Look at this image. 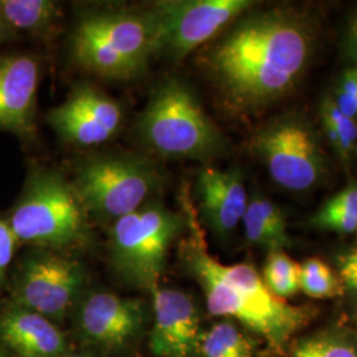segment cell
<instances>
[{"instance_id": "4316f807", "label": "cell", "mask_w": 357, "mask_h": 357, "mask_svg": "<svg viewBox=\"0 0 357 357\" xmlns=\"http://www.w3.org/2000/svg\"><path fill=\"white\" fill-rule=\"evenodd\" d=\"M337 270L343 286L357 295V243L339 255Z\"/></svg>"}, {"instance_id": "7402d4cb", "label": "cell", "mask_w": 357, "mask_h": 357, "mask_svg": "<svg viewBox=\"0 0 357 357\" xmlns=\"http://www.w3.org/2000/svg\"><path fill=\"white\" fill-rule=\"evenodd\" d=\"M320 115L332 147L343 160H348L357 141L356 121L342 113L331 97L321 103Z\"/></svg>"}, {"instance_id": "6da1fadb", "label": "cell", "mask_w": 357, "mask_h": 357, "mask_svg": "<svg viewBox=\"0 0 357 357\" xmlns=\"http://www.w3.org/2000/svg\"><path fill=\"white\" fill-rule=\"evenodd\" d=\"M315 31L291 8L243 13L209 48V75L243 112L264 109L291 93L306 72Z\"/></svg>"}, {"instance_id": "cb8c5ba5", "label": "cell", "mask_w": 357, "mask_h": 357, "mask_svg": "<svg viewBox=\"0 0 357 357\" xmlns=\"http://www.w3.org/2000/svg\"><path fill=\"white\" fill-rule=\"evenodd\" d=\"M291 357H357V349L345 336L324 332L301 340Z\"/></svg>"}, {"instance_id": "1f68e13d", "label": "cell", "mask_w": 357, "mask_h": 357, "mask_svg": "<svg viewBox=\"0 0 357 357\" xmlns=\"http://www.w3.org/2000/svg\"><path fill=\"white\" fill-rule=\"evenodd\" d=\"M356 153H357V150H356Z\"/></svg>"}, {"instance_id": "44dd1931", "label": "cell", "mask_w": 357, "mask_h": 357, "mask_svg": "<svg viewBox=\"0 0 357 357\" xmlns=\"http://www.w3.org/2000/svg\"><path fill=\"white\" fill-rule=\"evenodd\" d=\"M299 274L301 266L290 255L273 252L268 253L261 277L268 291L284 301L301 291Z\"/></svg>"}, {"instance_id": "2e32d148", "label": "cell", "mask_w": 357, "mask_h": 357, "mask_svg": "<svg viewBox=\"0 0 357 357\" xmlns=\"http://www.w3.org/2000/svg\"><path fill=\"white\" fill-rule=\"evenodd\" d=\"M0 343L11 357H61L70 351L54 321L13 302L0 310Z\"/></svg>"}, {"instance_id": "4dcf8cb0", "label": "cell", "mask_w": 357, "mask_h": 357, "mask_svg": "<svg viewBox=\"0 0 357 357\" xmlns=\"http://www.w3.org/2000/svg\"><path fill=\"white\" fill-rule=\"evenodd\" d=\"M0 357H11L10 354L7 352V349L3 347V344L0 343Z\"/></svg>"}, {"instance_id": "8fae6325", "label": "cell", "mask_w": 357, "mask_h": 357, "mask_svg": "<svg viewBox=\"0 0 357 357\" xmlns=\"http://www.w3.org/2000/svg\"><path fill=\"white\" fill-rule=\"evenodd\" d=\"M147 321V306L139 298H125L109 291L86 294L75 314L77 336L107 352L122 351L139 335Z\"/></svg>"}, {"instance_id": "ffe728a7", "label": "cell", "mask_w": 357, "mask_h": 357, "mask_svg": "<svg viewBox=\"0 0 357 357\" xmlns=\"http://www.w3.org/2000/svg\"><path fill=\"white\" fill-rule=\"evenodd\" d=\"M255 342L231 320H222L204 332L200 357H255Z\"/></svg>"}, {"instance_id": "4fadbf2b", "label": "cell", "mask_w": 357, "mask_h": 357, "mask_svg": "<svg viewBox=\"0 0 357 357\" xmlns=\"http://www.w3.org/2000/svg\"><path fill=\"white\" fill-rule=\"evenodd\" d=\"M40 75L35 54H0V132H10L24 143L36 138Z\"/></svg>"}, {"instance_id": "52a82bcc", "label": "cell", "mask_w": 357, "mask_h": 357, "mask_svg": "<svg viewBox=\"0 0 357 357\" xmlns=\"http://www.w3.org/2000/svg\"><path fill=\"white\" fill-rule=\"evenodd\" d=\"M72 183L90 218L112 225L153 202L163 176L146 156L105 153L82 160Z\"/></svg>"}, {"instance_id": "d4e9b609", "label": "cell", "mask_w": 357, "mask_h": 357, "mask_svg": "<svg viewBox=\"0 0 357 357\" xmlns=\"http://www.w3.org/2000/svg\"><path fill=\"white\" fill-rule=\"evenodd\" d=\"M331 98L342 113L357 122V66L340 76Z\"/></svg>"}, {"instance_id": "f1b7e54d", "label": "cell", "mask_w": 357, "mask_h": 357, "mask_svg": "<svg viewBox=\"0 0 357 357\" xmlns=\"http://www.w3.org/2000/svg\"><path fill=\"white\" fill-rule=\"evenodd\" d=\"M16 36H17V33L13 31L11 26L7 24V22L0 15V44L11 41L13 38H16Z\"/></svg>"}, {"instance_id": "484cf974", "label": "cell", "mask_w": 357, "mask_h": 357, "mask_svg": "<svg viewBox=\"0 0 357 357\" xmlns=\"http://www.w3.org/2000/svg\"><path fill=\"white\" fill-rule=\"evenodd\" d=\"M19 241L16 240L7 218H0V287L7 282Z\"/></svg>"}, {"instance_id": "3957f363", "label": "cell", "mask_w": 357, "mask_h": 357, "mask_svg": "<svg viewBox=\"0 0 357 357\" xmlns=\"http://www.w3.org/2000/svg\"><path fill=\"white\" fill-rule=\"evenodd\" d=\"M89 213L72 181L56 169L35 167L7 217L19 243L64 252L93 240Z\"/></svg>"}, {"instance_id": "83f0119b", "label": "cell", "mask_w": 357, "mask_h": 357, "mask_svg": "<svg viewBox=\"0 0 357 357\" xmlns=\"http://www.w3.org/2000/svg\"><path fill=\"white\" fill-rule=\"evenodd\" d=\"M343 50L347 59L357 65V11L349 19L345 31Z\"/></svg>"}, {"instance_id": "ba28073f", "label": "cell", "mask_w": 357, "mask_h": 357, "mask_svg": "<svg viewBox=\"0 0 357 357\" xmlns=\"http://www.w3.org/2000/svg\"><path fill=\"white\" fill-rule=\"evenodd\" d=\"M250 0H163L146 11L153 23L155 54L178 63L243 13Z\"/></svg>"}, {"instance_id": "5b68a950", "label": "cell", "mask_w": 357, "mask_h": 357, "mask_svg": "<svg viewBox=\"0 0 357 357\" xmlns=\"http://www.w3.org/2000/svg\"><path fill=\"white\" fill-rule=\"evenodd\" d=\"M137 128L143 144L168 159L209 160L225 146L193 90L178 77L153 86Z\"/></svg>"}, {"instance_id": "9c48e42d", "label": "cell", "mask_w": 357, "mask_h": 357, "mask_svg": "<svg viewBox=\"0 0 357 357\" xmlns=\"http://www.w3.org/2000/svg\"><path fill=\"white\" fill-rule=\"evenodd\" d=\"M88 278L81 261L40 249L26 255L13 277L11 302L57 321L79 301Z\"/></svg>"}, {"instance_id": "f546056e", "label": "cell", "mask_w": 357, "mask_h": 357, "mask_svg": "<svg viewBox=\"0 0 357 357\" xmlns=\"http://www.w3.org/2000/svg\"><path fill=\"white\" fill-rule=\"evenodd\" d=\"M61 357H97L94 356V355H90V354H82V352H72V351H69V352H66L64 356Z\"/></svg>"}, {"instance_id": "30bf717a", "label": "cell", "mask_w": 357, "mask_h": 357, "mask_svg": "<svg viewBox=\"0 0 357 357\" xmlns=\"http://www.w3.org/2000/svg\"><path fill=\"white\" fill-rule=\"evenodd\" d=\"M252 146L270 176L286 190L306 191L324 175L319 142L301 119L284 118L261 128Z\"/></svg>"}, {"instance_id": "603a6c76", "label": "cell", "mask_w": 357, "mask_h": 357, "mask_svg": "<svg viewBox=\"0 0 357 357\" xmlns=\"http://www.w3.org/2000/svg\"><path fill=\"white\" fill-rule=\"evenodd\" d=\"M299 266L301 291L308 296L326 299L339 296L344 291V286L339 275H336L335 271L319 258H308Z\"/></svg>"}, {"instance_id": "5bb4252c", "label": "cell", "mask_w": 357, "mask_h": 357, "mask_svg": "<svg viewBox=\"0 0 357 357\" xmlns=\"http://www.w3.org/2000/svg\"><path fill=\"white\" fill-rule=\"evenodd\" d=\"M153 327L150 349L158 357H199L204 332L190 294L158 287L153 293Z\"/></svg>"}, {"instance_id": "7a4b0ae2", "label": "cell", "mask_w": 357, "mask_h": 357, "mask_svg": "<svg viewBox=\"0 0 357 357\" xmlns=\"http://www.w3.org/2000/svg\"><path fill=\"white\" fill-rule=\"evenodd\" d=\"M185 206L190 234L180 243V259L202 286L209 312L240 321L281 352L294 333L306 326L311 311L274 296L253 265H224L209 255L192 205L185 203Z\"/></svg>"}, {"instance_id": "8992f818", "label": "cell", "mask_w": 357, "mask_h": 357, "mask_svg": "<svg viewBox=\"0 0 357 357\" xmlns=\"http://www.w3.org/2000/svg\"><path fill=\"white\" fill-rule=\"evenodd\" d=\"M188 229L187 213L151 202L110 225L109 259L128 286L153 293L167 268L175 241Z\"/></svg>"}, {"instance_id": "277c9868", "label": "cell", "mask_w": 357, "mask_h": 357, "mask_svg": "<svg viewBox=\"0 0 357 357\" xmlns=\"http://www.w3.org/2000/svg\"><path fill=\"white\" fill-rule=\"evenodd\" d=\"M70 54L81 69L112 81H132L155 54L153 26L147 11L96 10L78 17Z\"/></svg>"}, {"instance_id": "7c38bea8", "label": "cell", "mask_w": 357, "mask_h": 357, "mask_svg": "<svg viewBox=\"0 0 357 357\" xmlns=\"http://www.w3.org/2000/svg\"><path fill=\"white\" fill-rule=\"evenodd\" d=\"M61 141L94 147L113 139L123 123L121 105L97 86L82 82L45 116Z\"/></svg>"}, {"instance_id": "9a60e30c", "label": "cell", "mask_w": 357, "mask_h": 357, "mask_svg": "<svg viewBox=\"0 0 357 357\" xmlns=\"http://www.w3.org/2000/svg\"><path fill=\"white\" fill-rule=\"evenodd\" d=\"M195 188L205 225L218 237H228L243 221L249 203L243 174L204 167L197 174Z\"/></svg>"}, {"instance_id": "e0dca14e", "label": "cell", "mask_w": 357, "mask_h": 357, "mask_svg": "<svg viewBox=\"0 0 357 357\" xmlns=\"http://www.w3.org/2000/svg\"><path fill=\"white\" fill-rule=\"evenodd\" d=\"M241 222L246 241L268 253L284 252L291 246L286 217L281 208L266 197L255 196L249 200Z\"/></svg>"}, {"instance_id": "d6986e66", "label": "cell", "mask_w": 357, "mask_h": 357, "mask_svg": "<svg viewBox=\"0 0 357 357\" xmlns=\"http://www.w3.org/2000/svg\"><path fill=\"white\" fill-rule=\"evenodd\" d=\"M317 229L339 234L357 231V184H349L321 205L311 218Z\"/></svg>"}, {"instance_id": "ac0fdd59", "label": "cell", "mask_w": 357, "mask_h": 357, "mask_svg": "<svg viewBox=\"0 0 357 357\" xmlns=\"http://www.w3.org/2000/svg\"><path fill=\"white\" fill-rule=\"evenodd\" d=\"M0 15L16 33L50 38L63 19L60 6L51 0H0Z\"/></svg>"}]
</instances>
